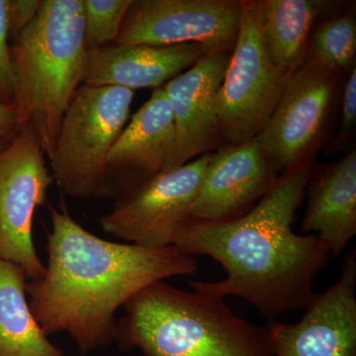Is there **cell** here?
Wrapping results in <instances>:
<instances>
[{
  "instance_id": "ac0fdd59",
  "label": "cell",
  "mask_w": 356,
  "mask_h": 356,
  "mask_svg": "<svg viewBox=\"0 0 356 356\" xmlns=\"http://www.w3.org/2000/svg\"><path fill=\"white\" fill-rule=\"evenodd\" d=\"M26 278L20 266L0 259V356H65L33 315Z\"/></svg>"
},
{
  "instance_id": "30bf717a",
  "label": "cell",
  "mask_w": 356,
  "mask_h": 356,
  "mask_svg": "<svg viewBox=\"0 0 356 356\" xmlns=\"http://www.w3.org/2000/svg\"><path fill=\"white\" fill-rule=\"evenodd\" d=\"M241 15L238 0H132L115 44L199 43L233 51Z\"/></svg>"
},
{
  "instance_id": "7402d4cb",
  "label": "cell",
  "mask_w": 356,
  "mask_h": 356,
  "mask_svg": "<svg viewBox=\"0 0 356 356\" xmlns=\"http://www.w3.org/2000/svg\"><path fill=\"white\" fill-rule=\"evenodd\" d=\"M356 125V69L350 70V76L343 88L341 121L339 134L332 144L334 151H339L353 137Z\"/></svg>"
},
{
  "instance_id": "277c9868",
  "label": "cell",
  "mask_w": 356,
  "mask_h": 356,
  "mask_svg": "<svg viewBox=\"0 0 356 356\" xmlns=\"http://www.w3.org/2000/svg\"><path fill=\"white\" fill-rule=\"evenodd\" d=\"M86 56L83 0H41L34 20L11 40L21 129L37 134L49 159L65 111L83 83Z\"/></svg>"
},
{
  "instance_id": "ba28073f",
  "label": "cell",
  "mask_w": 356,
  "mask_h": 356,
  "mask_svg": "<svg viewBox=\"0 0 356 356\" xmlns=\"http://www.w3.org/2000/svg\"><path fill=\"white\" fill-rule=\"evenodd\" d=\"M339 76L309 58L290 76L280 103L257 137L278 172L313 161L329 129Z\"/></svg>"
},
{
  "instance_id": "4fadbf2b",
  "label": "cell",
  "mask_w": 356,
  "mask_h": 356,
  "mask_svg": "<svg viewBox=\"0 0 356 356\" xmlns=\"http://www.w3.org/2000/svg\"><path fill=\"white\" fill-rule=\"evenodd\" d=\"M278 173L257 138L221 147L211 156L188 221L222 222L243 216L273 188Z\"/></svg>"
},
{
  "instance_id": "8992f818",
  "label": "cell",
  "mask_w": 356,
  "mask_h": 356,
  "mask_svg": "<svg viewBox=\"0 0 356 356\" xmlns=\"http://www.w3.org/2000/svg\"><path fill=\"white\" fill-rule=\"evenodd\" d=\"M290 76L267 57L259 34L257 1L242 0L238 38L217 96L227 144L236 146L259 136L280 103Z\"/></svg>"
},
{
  "instance_id": "d6986e66",
  "label": "cell",
  "mask_w": 356,
  "mask_h": 356,
  "mask_svg": "<svg viewBox=\"0 0 356 356\" xmlns=\"http://www.w3.org/2000/svg\"><path fill=\"white\" fill-rule=\"evenodd\" d=\"M355 14L343 13L318 21L312 32L309 58L337 74L355 67Z\"/></svg>"
},
{
  "instance_id": "e0dca14e",
  "label": "cell",
  "mask_w": 356,
  "mask_h": 356,
  "mask_svg": "<svg viewBox=\"0 0 356 356\" xmlns=\"http://www.w3.org/2000/svg\"><path fill=\"white\" fill-rule=\"evenodd\" d=\"M336 2L318 0H259L257 22L269 60L293 74L309 57L312 32Z\"/></svg>"
},
{
  "instance_id": "cb8c5ba5",
  "label": "cell",
  "mask_w": 356,
  "mask_h": 356,
  "mask_svg": "<svg viewBox=\"0 0 356 356\" xmlns=\"http://www.w3.org/2000/svg\"><path fill=\"white\" fill-rule=\"evenodd\" d=\"M20 131L19 115L15 106L0 102V139L11 142Z\"/></svg>"
},
{
  "instance_id": "ffe728a7",
  "label": "cell",
  "mask_w": 356,
  "mask_h": 356,
  "mask_svg": "<svg viewBox=\"0 0 356 356\" xmlns=\"http://www.w3.org/2000/svg\"><path fill=\"white\" fill-rule=\"evenodd\" d=\"M131 3L132 0H83L88 50L116 43Z\"/></svg>"
},
{
  "instance_id": "9c48e42d",
  "label": "cell",
  "mask_w": 356,
  "mask_h": 356,
  "mask_svg": "<svg viewBox=\"0 0 356 356\" xmlns=\"http://www.w3.org/2000/svg\"><path fill=\"white\" fill-rule=\"evenodd\" d=\"M44 156L38 136L28 127L0 151V259L31 280L44 273L32 232L35 212L54 181Z\"/></svg>"
},
{
  "instance_id": "52a82bcc",
  "label": "cell",
  "mask_w": 356,
  "mask_h": 356,
  "mask_svg": "<svg viewBox=\"0 0 356 356\" xmlns=\"http://www.w3.org/2000/svg\"><path fill=\"white\" fill-rule=\"evenodd\" d=\"M212 154L161 170L122 192L111 211L100 218L103 231L140 247L175 245L177 232L189 220Z\"/></svg>"
},
{
  "instance_id": "6da1fadb",
  "label": "cell",
  "mask_w": 356,
  "mask_h": 356,
  "mask_svg": "<svg viewBox=\"0 0 356 356\" xmlns=\"http://www.w3.org/2000/svg\"><path fill=\"white\" fill-rule=\"evenodd\" d=\"M313 163L281 173L254 207L231 221H188L175 247L219 262L226 280H188L193 291L245 300L264 317L306 309L316 296V277L330 262L329 248L318 236L297 235L292 224L305 198Z\"/></svg>"
},
{
  "instance_id": "5b68a950",
  "label": "cell",
  "mask_w": 356,
  "mask_h": 356,
  "mask_svg": "<svg viewBox=\"0 0 356 356\" xmlns=\"http://www.w3.org/2000/svg\"><path fill=\"white\" fill-rule=\"evenodd\" d=\"M135 91L81 84L60 123L51 177L72 198L108 193L106 159L130 117Z\"/></svg>"
},
{
  "instance_id": "9a60e30c",
  "label": "cell",
  "mask_w": 356,
  "mask_h": 356,
  "mask_svg": "<svg viewBox=\"0 0 356 356\" xmlns=\"http://www.w3.org/2000/svg\"><path fill=\"white\" fill-rule=\"evenodd\" d=\"M175 140L170 100L163 88L154 89L110 149L106 159L108 188L113 173L125 177L124 192L165 170Z\"/></svg>"
},
{
  "instance_id": "2e32d148",
  "label": "cell",
  "mask_w": 356,
  "mask_h": 356,
  "mask_svg": "<svg viewBox=\"0 0 356 356\" xmlns=\"http://www.w3.org/2000/svg\"><path fill=\"white\" fill-rule=\"evenodd\" d=\"M306 193L302 233L318 236L331 257H339L356 235L355 149L324 165H312Z\"/></svg>"
},
{
  "instance_id": "603a6c76",
  "label": "cell",
  "mask_w": 356,
  "mask_h": 356,
  "mask_svg": "<svg viewBox=\"0 0 356 356\" xmlns=\"http://www.w3.org/2000/svg\"><path fill=\"white\" fill-rule=\"evenodd\" d=\"M41 0H8L9 37L16 38L34 20Z\"/></svg>"
},
{
  "instance_id": "44dd1931",
  "label": "cell",
  "mask_w": 356,
  "mask_h": 356,
  "mask_svg": "<svg viewBox=\"0 0 356 356\" xmlns=\"http://www.w3.org/2000/svg\"><path fill=\"white\" fill-rule=\"evenodd\" d=\"M0 102L15 103L9 37L8 0H0Z\"/></svg>"
},
{
  "instance_id": "8fae6325",
  "label": "cell",
  "mask_w": 356,
  "mask_h": 356,
  "mask_svg": "<svg viewBox=\"0 0 356 356\" xmlns=\"http://www.w3.org/2000/svg\"><path fill=\"white\" fill-rule=\"evenodd\" d=\"M356 250L344 257L341 277L317 293L297 324L273 321L274 356H356Z\"/></svg>"
},
{
  "instance_id": "7a4b0ae2",
  "label": "cell",
  "mask_w": 356,
  "mask_h": 356,
  "mask_svg": "<svg viewBox=\"0 0 356 356\" xmlns=\"http://www.w3.org/2000/svg\"><path fill=\"white\" fill-rule=\"evenodd\" d=\"M48 264L26 283L30 309L46 334L67 332L81 353L114 341L115 314L140 290L175 276L194 275L195 257L175 245L145 248L103 240L65 206L51 207Z\"/></svg>"
},
{
  "instance_id": "7c38bea8",
  "label": "cell",
  "mask_w": 356,
  "mask_h": 356,
  "mask_svg": "<svg viewBox=\"0 0 356 356\" xmlns=\"http://www.w3.org/2000/svg\"><path fill=\"white\" fill-rule=\"evenodd\" d=\"M232 51H212L163 86L172 106L175 128V146L165 170L186 165L225 142L217 96Z\"/></svg>"
},
{
  "instance_id": "3957f363",
  "label": "cell",
  "mask_w": 356,
  "mask_h": 356,
  "mask_svg": "<svg viewBox=\"0 0 356 356\" xmlns=\"http://www.w3.org/2000/svg\"><path fill=\"white\" fill-rule=\"evenodd\" d=\"M114 341L140 356H274L267 327L243 320L224 299L158 281L124 305Z\"/></svg>"
},
{
  "instance_id": "d4e9b609",
  "label": "cell",
  "mask_w": 356,
  "mask_h": 356,
  "mask_svg": "<svg viewBox=\"0 0 356 356\" xmlns=\"http://www.w3.org/2000/svg\"><path fill=\"white\" fill-rule=\"evenodd\" d=\"M9 143L7 142V140L3 139H0V151H2V149H6L7 146H8Z\"/></svg>"
},
{
  "instance_id": "5bb4252c",
  "label": "cell",
  "mask_w": 356,
  "mask_h": 356,
  "mask_svg": "<svg viewBox=\"0 0 356 356\" xmlns=\"http://www.w3.org/2000/svg\"><path fill=\"white\" fill-rule=\"evenodd\" d=\"M212 51L199 43L111 44L89 49L83 84L119 86L133 91L161 88Z\"/></svg>"
}]
</instances>
